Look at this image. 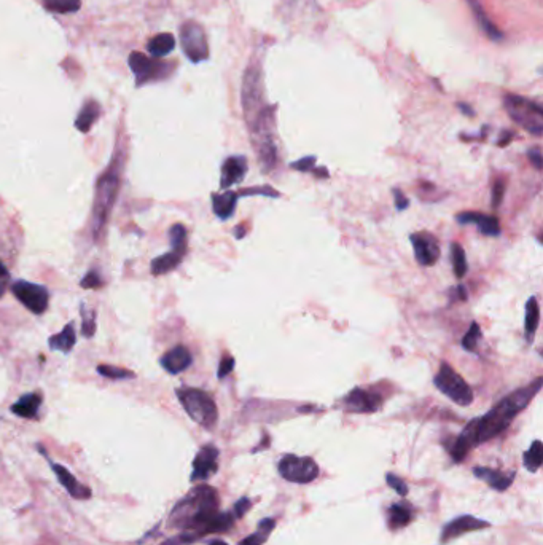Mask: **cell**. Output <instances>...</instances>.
I'll use <instances>...</instances> for the list:
<instances>
[{
  "mask_svg": "<svg viewBox=\"0 0 543 545\" xmlns=\"http://www.w3.org/2000/svg\"><path fill=\"white\" fill-rule=\"evenodd\" d=\"M542 383L543 378L539 377L534 383H531L528 386L521 388L518 391L507 395V397H504L496 407L489 410L481 418L470 421L449 448L451 458L454 459L456 462L464 461V458L473 447L481 445V443L502 434V432L512 424V421L518 416V413H521V411L528 407L531 400L540 392Z\"/></svg>",
  "mask_w": 543,
  "mask_h": 545,
  "instance_id": "6da1fadb",
  "label": "cell"
},
{
  "mask_svg": "<svg viewBox=\"0 0 543 545\" xmlns=\"http://www.w3.org/2000/svg\"><path fill=\"white\" fill-rule=\"evenodd\" d=\"M218 493L209 485H198L179 501L168 518V526L199 536L212 533V521L218 514Z\"/></svg>",
  "mask_w": 543,
  "mask_h": 545,
  "instance_id": "7a4b0ae2",
  "label": "cell"
},
{
  "mask_svg": "<svg viewBox=\"0 0 543 545\" xmlns=\"http://www.w3.org/2000/svg\"><path fill=\"white\" fill-rule=\"evenodd\" d=\"M123 164H125V155L120 150L115 152V157L109 164V168L105 169V173L100 175L96 185L94 193V202H93V236L96 241L103 236V232L107 220L114 209V205L116 201V195H118L120 184H121V174H123Z\"/></svg>",
  "mask_w": 543,
  "mask_h": 545,
  "instance_id": "3957f363",
  "label": "cell"
},
{
  "mask_svg": "<svg viewBox=\"0 0 543 545\" xmlns=\"http://www.w3.org/2000/svg\"><path fill=\"white\" fill-rule=\"evenodd\" d=\"M177 397L186 415L195 423H198L204 429H212L217 424L218 410L214 399L209 394L201 391V389L182 388L177 389Z\"/></svg>",
  "mask_w": 543,
  "mask_h": 545,
  "instance_id": "277c9868",
  "label": "cell"
},
{
  "mask_svg": "<svg viewBox=\"0 0 543 545\" xmlns=\"http://www.w3.org/2000/svg\"><path fill=\"white\" fill-rule=\"evenodd\" d=\"M242 107L247 126L250 128L262 116L265 112L271 109V105L265 103L262 72L255 64H249L246 76L242 82Z\"/></svg>",
  "mask_w": 543,
  "mask_h": 545,
  "instance_id": "5b68a950",
  "label": "cell"
},
{
  "mask_svg": "<svg viewBox=\"0 0 543 545\" xmlns=\"http://www.w3.org/2000/svg\"><path fill=\"white\" fill-rule=\"evenodd\" d=\"M504 104L512 120L521 128L534 136L543 135V109L539 104L515 94L505 96Z\"/></svg>",
  "mask_w": 543,
  "mask_h": 545,
  "instance_id": "8992f818",
  "label": "cell"
},
{
  "mask_svg": "<svg viewBox=\"0 0 543 545\" xmlns=\"http://www.w3.org/2000/svg\"><path fill=\"white\" fill-rule=\"evenodd\" d=\"M434 383L441 394H445L446 397H449L452 402L461 405V407H467V405L473 402L472 388L468 386L465 379L446 362L440 365V370L436 373Z\"/></svg>",
  "mask_w": 543,
  "mask_h": 545,
  "instance_id": "52a82bcc",
  "label": "cell"
},
{
  "mask_svg": "<svg viewBox=\"0 0 543 545\" xmlns=\"http://www.w3.org/2000/svg\"><path fill=\"white\" fill-rule=\"evenodd\" d=\"M132 73L136 76V85L141 87V85L150 83V82H159V80H166L168 77H171V73L174 72L175 64L172 62H164L158 61L157 58H148L142 53H131L130 60H127Z\"/></svg>",
  "mask_w": 543,
  "mask_h": 545,
  "instance_id": "ba28073f",
  "label": "cell"
},
{
  "mask_svg": "<svg viewBox=\"0 0 543 545\" xmlns=\"http://www.w3.org/2000/svg\"><path fill=\"white\" fill-rule=\"evenodd\" d=\"M180 44H182L185 56L191 62H201L209 58V45H207L206 32L195 21H186L180 28Z\"/></svg>",
  "mask_w": 543,
  "mask_h": 545,
  "instance_id": "9c48e42d",
  "label": "cell"
},
{
  "mask_svg": "<svg viewBox=\"0 0 543 545\" xmlns=\"http://www.w3.org/2000/svg\"><path fill=\"white\" fill-rule=\"evenodd\" d=\"M279 474L292 483H310L319 477V466L311 458L287 454L279 462Z\"/></svg>",
  "mask_w": 543,
  "mask_h": 545,
  "instance_id": "30bf717a",
  "label": "cell"
},
{
  "mask_svg": "<svg viewBox=\"0 0 543 545\" xmlns=\"http://www.w3.org/2000/svg\"><path fill=\"white\" fill-rule=\"evenodd\" d=\"M15 297L34 314H44L50 302V295L44 286L32 284L28 281H16L12 286Z\"/></svg>",
  "mask_w": 543,
  "mask_h": 545,
  "instance_id": "8fae6325",
  "label": "cell"
},
{
  "mask_svg": "<svg viewBox=\"0 0 543 545\" xmlns=\"http://www.w3.org/2000/svg\"><path fill=\"white\" fill-rule=\"evenodd\" d=\"M409 241L413 244L414 257L419 265L432 266L436 263L440 257V248L435 236L430 233H413Z\"/></svg>",
  "mask_w": 543,
  "mask_h": 545,
  "instance_id": "7c38bea8",
  "label": "cell"
},
{
  "mask_svg": "<svg viewBox=\"0 0 543 545\" xmlns=\"http://www.w3.org/2000/svg\"><path fill=\"white\" fill-rule=\"evenodd\" d=\"M343 402L346 410L353 413H373L381 408L382 397L375 391L357 388L346 395Z\"/></svg>",
  "mask_w": 543,
  "mask_h": 545,
  "instance_id": "4fadbf2b",
  "label": "cell"
},
{
  "mask_svg": "<svg viewBox=\"0 0 543 545\" xmlns=\"http://www.w3.org/2000/svg\"><path fill=\"white\" fill-rule=\"evenodd\" d=\"M218 469V450L214 445H206L196 454L193 461V472H191V482H206Z\"/></svg>",
  "mask_w": 543,
  "mask_h": 545,
  "instance_id": "5bb4252c",
  "label": "cell"
},
{
  "mask_svg": "<svg viewBox=\"0 0 543 545\" xmlns=\"http://www.w3.org/2000/svg\"><path fill=\"white\" fill-rule=\"evenodd\" d=\"M483 528H489V523L478 520V518L470 515L459 517L443 528V533H441V542H448L451 539L462 536V534L483 530Z\"/></svg>",
  "mask_w": 543,
  "mask_h": 545,
  "instance_id": "9a60e30c",
  "label": "cell"
},
{
  "mask_svg": "<svg viewBox=\"0 0 543 545\" xmlns=\"http://www.w3.org/2000/svg\"><path fill=\"white\" fill-rule=\"evenodd\" d=\"M249 169L247 159L244 157H230L226 158L222 164V175H220V187L223 190L228 187L236 185L246 178Z\"/></svg>",
  "mask_w": 543,
  "mask_h": 545,
  "instance_id": "2e32d148",
  "label": "cell"
},
{
  "mask_svg": "<svg viewBox=\"0 0 543 545\" xmlns=\"http://www.w3.org/2000/svg\"><path fill=\"white\" fill-rule=\"evenodd\" d=\"M51 469H53V472L56 474L60 483L64 486V488H66L67 493L71 494L73 499L87 501V499L91 498V490H89L88 486L80 483L78 480L73 477V475L69 472L66 467L60 466V464H51Z\"/></svg>",
  "mask_w": 543,
  "mask_h": 545,
  "instance_id": "e0dca14e",
  "label": "cell"
},
{
  "mask_svg": "<svg viewBox=\"0 0 543 545\" xmlns=\"http://www.w3.org/2000/svg\"><path fill=\"white\" fill-rule=\"evenodd\" d=\"M191 362H193V357H191V352L185 346H175V348L168 351L161 357V367L171 375L182 373L191 365Z\"/></svg>",
  "mask_w": 543,
  "mask_h": 545,
  "instance_id": "ac0fdd59",
  "label": "cell"
},
{
  "mask_svg": "<svg viewBox=\"0 0 543 545\" xmlns=\"http://www.w3.org/2000/svg\"><path fill=\"white\" fill-rule=\"evenodd\" d=\"M457 222L461 225H467V223H473L480 228V232L486 236H497L500 233L499 220L494 216H486V214L480 212H462L457 216Z\"/></svg>",
  "mask_w": 543,
  "mask_h": 545,
  "instance_id": "d6986e66",
  "label": "cell"
},
{
  "mask_svg": "<svg viewBox=\"0 0 543 545\" xmlns=\"http://www.w3.org/2000/svg\"><path fill=\"white\" fill-rule=\"evenodd\" d=\"M473 474H475V477L481 478L486 482L491 488L497 490V491H505L508 488L510 485L513 482V477L515 474H502L499 472V470H492V469H488V467H475L473 469Z\"/></svg>",
  "mask_w": 543,
  "mask_h": 545,
  "instance_id": "ffe728a7",
  "label": "cell"
},
{
  "mask_svg": "<svg viewBox=\"0 0 543 545\" xmlns=\"http://www.w3.org/2000/svg\"><path fill=\"white\" fill-rule=\"evenodd\" d=\"M40 405H42V394L30 392L23 395L18 402L12 405V411L16 416H19V418L32 419L35 418L37 413H39Z\"/></svg>",
  "mask_w": 543,
  "mask_h": 545,
  "instance_id": "44dd1931",
  "label": "cell"
},
{
  "mask_svg": "<svg viewBox=\"0 0 543 545\" xmlns=\"http://www.w3.org/2000/svg\"><path fill=\"white\" fill-rule=\"evenodd\" d=\"M238 198L239 193H234V191H225V193L212 195V207H214L215 216L223 218V220L230 218L234 214Z\"/></svg>",
  "mask_w": 543,
  "mask_h": 545,
  "instance_id": "7402d4cb",
  "label": "cell"
},
{
  "mask_svg": "<svg viewBox=\"0 0 543 545\" xmlns=\"http://www.w3.org/2000/svg\"><path fill=\"white\" fill-rule=\"evenodd\" d=\"M99 115H100L99 103H96V101H93V99L87 101L84 105L82 107V110H80V114L77 115L75 128L82 132H88L89 130H91V126L94 125V123L98 121Z\"/></svg>",
  "mask_w": 543,
  "mask_h": 545,
  "instance_id": "603a6c76",
  "label": "cell"
},
{
  "mask_svg": "<svg viewBox=\"0 0 543 545\" xmlns=\"http://www.w3.org/2000/svg\"><path fill=\"white\" fill-rule=\"evenodd\" d=\"M467 2H468V5H470V8H472L473 15H475L478 24H480L481 29L486 32L489 39L502 40V37H504L502 32L496 28V24H494L492 21L488 18L486 13H484V8H483V5L480 3V0H467Z\"/></svg>",
  "mask_w": 543,
  "mask_h": 545,
  "instance_id": "cb8c5ba5",
  "label": "cell"
},
{
  "mask_svg": "<svg viewBox=\"0 0 543 545\" xmlns=\"http://www.w3.org/2000/svg\"><path fill=\"white\" fill-rule=\"evenodd\" d=\"M77 336H75V329H73L72 324H67L60 334L53 335L50 340H48V345H50L51 349L61 351V352H71L73 346H75Z\"/></svg>",
  "mask_w": 543,
  "mask_h": 545,
  "instance_id": "d4e9b609",
  "label": "cell"
},
{
  "mask_svg": "<svg viewBox=\"0 0 543 545\" xmlns=\"http://www.w3.org/2000/svg\"><path fill=\"white\" fill-rule=\"evenodd\" d=\"M182 259H184V255L175 252V250L159 255V257L152 260V265H150L152 275H155V276L166 275V272L177 268V266L180 265V261H182Z\"/></svg>",
  "mask_w": 543,
  "mask_h": 545,
  "instance_id": "484cf974",
  "label": "cell"
},
{
  "mask_svg": "<svg viewBox=\"0 0 543 545\" xmlns=\"http://www.w3.org/2000/svg\"><path fill=\"white\" fill-rule=\"evenodd\" d=\"M174 48H175V39L172 34H168V32L155 35L147 45L148 53H150L153 58H157V60L158 58L168 56Z\"/></svg>",
  "mask_w": 543,
  "mask_h": 545,
  "instance_id": "4316f807",
  "label": "cell"
},
{
  "mask_svg": "<svg viewBox=\"0 0 543 545\" xmlns=\"http://www.w3.org/2000/svg\"><path fill=\"white\" fill-rule=\"evenodd\" d=\"M539 320H540L539 302L535 300V297H531L528 303H526V319H524L526 336H528L529 343H532V340H534L537 327H539Z\"/></svg>",
  "mask_w": 543,
  "mask_h": 545,
  "instance_id": "83f0119b",
  "label": "cell"
},
{
  "mask_svg": "<svg viewBox=\"0 0 543 545\" xmlns=\"http://www.w3.org/2000/svg\"><path fill=\"white\" fill-rule=\"evenodd\" d=\"M413 518V512L404 504H393L389 509V528L391 530H400L409 525Z\"/></svg>",
  "mask_w": 543,
  "mask_h": 545,
  "instance_id": "f1b7e54d",
  "label": "cell"
},
{
  "mask_svg": "<svg viewBox=\"0 0 543 545\" xmlns=\"http://www.w3.org/2000/svg\"><path fill=\"white\" fill-rule=\"evenodd\" d=\"M42 3H44L48 12L57 15L75 13L82 7L80 0H42Z\"/></svg>",
  "mask_w": 543,
  "mask_h": 545,
  "instance_id": "f546056e",
  "label": "cell"
},
{
  "mask_svg": "<svg viewBox=\"0 0 543 545\" xmlns=\"http://www.w3.org/2000/svg\"><path fill=\"white\" fill-rule=\"evenodd\" d=\"M274 526H276V521L273 520V518H266V520H262L258 525L257 533L250 534V536L244 539V541H241V544L239 545H262L263 542H266V539L269 537V533L274 530Z\"/></svg>",
  "mask_w": 543,
  "mask_h": 545,
  "instance_id": "4dcf8cb0",
  "label": "cell"
},
{
  "mask_svg": "<svg viewBox=\"0 0 543 545\" xmlns=\"http://www.w3.org/2000/svg\"><path fill=\"white\" fill-rule=\"evenodd\" d=\"M524 467L529 470V472H537L542 467V462H543V448H542V442L540 440H535L532 443L531 448L528 451L524 453Z\"/></svg>",
  "mask_w": 543,
  "mask_h": 545,
  "instance_id": "1f68e13d",
  "label": "cell"
},
{
  "mask_svg": "<svg viewBox=\"0 0 543 545\" xmlns=\"http://www.w3.org/2000/svg\"><path fill=\"white\" fill-rule=\"evenodd\" d=\"M451 261H452V270H454L456 276L459 277H464L465 272L468 270V265H467V257H465V252H464V248L459 243H452L451 244Z\"/></svg>",
  "mask_w": 543,
  "mask_h": 545,
  "instance_id": "d6a6232c",
  "label": "cell"
},
{
  "mask_svg": "<svg viewBox=\"0 0 543 545\" xmlns=\"http://www.w3.org/2000/svg\"><path fill=\"white\" fill-rule=\"evenodd\" d=\"M169 239H171L172 250L185 255V252H186V230H185V227L180 225V223H175V225H172L171 230H169Z\"/></svg>",
  "mask_w": 543,
  "mask_h": 545,
  "instance_id": "836d02e7",
  "label": "cell"
},
{
  "mask_svg": "<svg viewBox=\"0 0 543 545\" xmlns=\"http://www.w3.org/2000/svg\"><path fill=\"white\" fill-rule=\"evenodd\" d=\"M82 334L87 338H91L96 332V314L93 309H88L87 304H82Z\"/></svg>",
  "mask_w": 543,
  "mask_h": 545,
  "instance_id": "e575fe53",
  "label": "cell"
},
{
  "mask_svg": "<svg viewBox=\"0 0 543 545\" xmlns=\"http://www.w3.org/2000/svg\"><path fill=\"white\" fill-rule=\"evenodd\" d=\"M98 372L103 377L112 378V379H127V378L136 377L134 373L130 372V370H125V368H118V367H112V365H99Z\"/></svg>",
  "mask_w": 543,
  "mask_h": 545,
  "instance_id": "d590c367",
  "label": "cell"
},
{
  "mask_svg": "<svg viewBox=\"0 0 543 545\" xmlns=\"http://www.w3.org/2000/svg\"><path fill=\"white\" fill-rule=\"evenodd\" d=\"M480 336H481L480 325H478L477 322H472L470 329H468V332L465 334L464 340H462V346H464L467 351H475L477 343H478V340H480Z\"/></svg>",
  "mask_w": 543,
  "mask_h": 545,
  "instance_id": "8d00e7d4",
  "label": "cell"
},
{
  "mask_svg": "<svg viewBox=\"0 0 543 545\" xmlns=\"http://www.w3.org/2000/svg\"><path fill=\"white\" fill-rule=\"evenodd\" d=\"M386 478H387L389 486L395 490L398 494H400V496H407L408 494V486L400 477H397V475H393V474H389Z\"/></svg>",
  "mask_w": 543,
  "mask_h": 545,
  "instance_id": "74e56055",
  "label": "cell"
},
{
  "mask_svg": "<svg viewBox=\"0 0 543 545\" xmlns=\"http://www.w3.org/2000/svg\"><path fill=\"white\" fill-rule=\"evenodd\" d=\"M505 196V182L504 179H497L496 184L492 185V207H499Z\"/></svg>",
  "mask_w": 543,
  "mask_h": 545,
  "instance_id": "f35d334b",
  "label": "cell"
},
{
  "mask_svg": "<svg viewBox=\"0 0 543 545\" xmlns=\"http://www.w3.org/2000/svg\"><path fill=\"white\" fill-rule=\"evenodd\" d=\"M82 287L83 288H99L103 287V279L96 271H89L87 276L82 279Z\"/></svg>",
  "mask_w": 543,
  "mask_h": 545,
  "instance_id": "ab89813d",
  "label": "cell"
},
{
  "mask_svg": "<svg viewBox=\"0 0 543 545\" xmlns=\"http://www.w3.org/2000/svg\"><path fill=\"white\" fill-rule=\"evenodd\" d=\"M234 368V359L231 356H225L220 362V367H218V378H225L226 375H230Z\"/></svg>",
  "mask_w": 543,
  "mask_h": 545,
  "instance_id": "60d3db41",
  "label": "cell"
},
{
  "mask_svg": "<svg viewBox=\"0 0 543 545\" xmlns=\"http://www.w3.org/2000/svg\"><path fill=\"white\" fill-rule=\"evenodd\" d=\"M314 163H316V158H314V157H306V158L300 159V162L292 163V168H295L298 171H303V173H308V171L312 169Z\"/></svg>",
  "mask_w": 543,
  "mask_h": 545,
  "instance_id": "b9f144b4",
  "label": "cell"
},
{
  "mask_svg": "<svg viewBox=\"0 0 543 545\" xmlns=\"http://www.w3.org/2000/svg\"><path fill=\"white\" fill-rule=\"evenodd\" d=\"M528 155H529L531 163L534 164V168H535L537 171H542V168H543V158H542L540 148H531Z\"/></svg>",
  "mask_w": 543,
  "mask_h": 545,
  "instance_id": "7bdbcfd3",
  "label": "cell"
},
{
  "mask_svg": "<svg viewBox=\"0 0 543 545\" xmlns=\"http://www.w3.org/2000/svg\"><path fill=\"white\" fill-rule=\"evenodd\" d=\"M392 193H393V198H395V206H397V209H398V211H404V209H407L408 205H409L408 198L404 196L398 189H393Z\"/></svg>",
  "mask_w": 543,
  "mask_h": 545,
  "instance_id": "ee69618b",
  "label": "cell"
},
{
  "mask_svg": "<svg viewBox=\"0 0 543 545\" xmlns=\"http://www.w3.org/2000/svg\"><path fill=\"white\" fill-rule=\"evenodd\" d=\"M250 509V501L247 498H242L236 502V505H234V517L241 518L244 517V514Z\"/></svg>",
  "mask_w": 543,
  "mask_h": 545,
  "instance_id": "f6af8a7d",
  "label": "cell"
},
{
  "mask_svg": "<svg viewBox=\"0 0 543 545\" xmlns=\"http://www.w3.org/2000/svg\"><path fill=\"white\" fill-rule=\"evenodd\" d=\"M7 281H8V271H7V268H5V265L2 263V261H0V297L3 295Z\"/></svg>",
  "mask_w": 543,
  "mask_h": 545,
  "instance_id": "bcb514c9",
  "label": "cell"
},
{
  "mask_svg": "<svg viewBox=\"0 0 543 545\" xmlns=\"http://www.w3.org/2000/svg\"><path fill=\"white\" fill-rule=\"evenodd\" d=\"M242 236H244V227L236 228V238H242Z\"/></svg>",
  "mask_w": 543,
  "mask_h": 545,
  "instance_id": "7dc6e473",
  "label": "cell"
},
{
  "mask_svg": "<svg viewBox=\"0 0 543 545\" xmlns=\"http://www.w3.org/2000/svg\"><path fill=\"white\" fill-rule=\"evenodd\" d=\"M209 545H228V544H226V542H223V541H220V539H215V541H211Z\"/></svg>",
  "mask_w": 543,
  "mask_h": 545,
  "instance_id": "c3c4849f",
  "label": "cell"
},
{
  "mask_svg": "<svg viewBox=\"0 0 543 545\" xmlns=\"http://www.w3.org/2000/svg\"><path fill=\"white\" fill-rule=\"evenodd\" d=\"M459 107H461V109H462V110H464V112H465V114H467V112H468V115H473V110H470V109H468V105H464V104H461Z\"/></svg>",
  "mask_w": 543,
  "mask_h": 545,
  "instance_id": "681fc988",
  "label": "cell"
}]
</instances>
